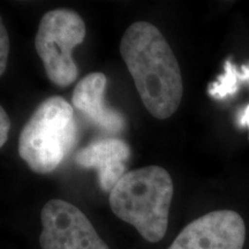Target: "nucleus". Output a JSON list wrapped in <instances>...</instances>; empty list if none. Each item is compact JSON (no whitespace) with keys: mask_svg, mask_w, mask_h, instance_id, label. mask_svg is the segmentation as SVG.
I'll use <instances>...</instances> for the list:
<instances>
[{"mask_svg":"<svg viewBox=\"0 0 249 249\" xmlns=\"http://www.w3.org/2000/svg\"><path fill=\"white\" fill-rule=\"evenodd\" d=\"M120 53L149 113L157 119L173 116L182 99L181 71L158 28L144 21L133 23L121 38Z\"/></svg>","mask_w":249,"mask_h":249,"instance_id":"1","label":"nucleus"},{"mask_svg":"<svg viewBox=\"0 0 249 249\" xmlns=\"http://www.w3.org/2000/svg\"><path fill=\"white\" fill-rule=\"evenodd\" d=\"M172 197L169 172L160 166H147L124 173L110 192L108 202L118 218L156 244L166 234Z\"/></svg>","mask_w":249,"mask_h":249,"instance_id":"2","label":"nucleus"},{"mask_svg":"<svg viewBox=\"0 0 249 249\" xmlns=\"http://www.w3.org/2000/svg\"><path fill=\"white\" fill-rule=\"evenodd\" d=\"M77 138L74 110L66 99H45L24 124L18 139V155L31 171L53 172L74 147Z\"/></svg>","mask_w":249,"mask_h":249,"instance_id":"3","label":"nucleus"},{"mask_svg":"<svg viewBox=\"0 0 249 249\" xmlns=\"http://www.w3.org/2000/svg\"><path fill=\"white\" fill-rule=\"evenodd\" d=\"M86 31L85 21L71 9L50 11L40 20L35 48L46 75L55 86L65 88L77 79L79 70L71 52L83 42Z\"/></svg>","mask_w":249,"mask_h":249,"instance_id":"4","label":"nucleus"},{"mask_svg":"<svg viewBox=\"0 0 249 249\" xmlns=\"http://www.w3.org/2000/svg\"><path fill=\"white\" fill-rule=\"evenodd\" d=\"M42 249H110L85 213L64 200H50L42 209Z\"/></svg>","mask_w":249,"mask_h":249,"instance_id":"5","label":"nucleus"},{"mask_svg":"<svg viewBox=\"0 0 249 249\" xmlns=\"http://www.w3.org/2000/svg\"><path fill=\"white\" fill-rule=\"evenodd\" d=\"M246 225L233 210H216L189 223L169 249H242Z\"/></svg>","mask_w":249,"mask_h":249,"instance_id":"6","label":"nucleus"},{"mask_svg":"<svg viewBox=\"0 0 249 249\" xmlns=\"http://www.w3.org/2000/svg\"><path fill=\"white\" fill-rule=\"evenodd\" d=\"M107 79L105 74L91 73L83 77L74 89L73 107H75L92 124L110 134L121 133L126 120L120 112L108 107L105 103Z\"/></svg>","mask_w":249,"mask_h":249,"instance_id":"7","label":"nucleus"},{"mask_svg":"<svg viewBox=\"0 0 249 249\" xmlns=\"http://www.w3.org/2000/svg\"><path fill=\"white\" fill-rule=\"evenodd\" d=\"M130 149L126 142L117 138L96 140L75 155V163L85 169L97 171L98 182L104 192L110 193L124 174V163Z\"/></svg>","mask_w":249,"mask_h":249,"instance_id":"8","label":"nucleus"},{"mask_svg":"<svg viewBox=\"0 0 249 249\" xmlns=\"http://www.w3.org/2000/svg\"><path fill=\"white\" fill-rule=\"evenodd\" d=\"M224 70H225V73L218 77L217 81L211 83L208 88V92L211 97L217 99L225 98L229 95H233L238 91L239 86L242 82L249 81V65H244L239 70L229 59L225 61Z\"/></svg>","mask_w":249,"mask_h":249,"instance_id":"9","label":"nucleus"},{"mask_svg":"<svg viewBox=\"0 0 249 249\" xmlns=\"http://www.w3.org/2000/svg\"><path fill=\"white\" fill-rule=\"evenodd\" d=\"M9 54V37L6 27L0 17V76L5 73Z\"/></svg>","mask_w":249,"mask_h":249,"instance_id":"10","label":"nucleus"},{"mask_svg":"<svg viewBox=\"0 0 249 249\" xmlns=\"http://www.w3.org/2000/svg\"><path fill=\"white\" fill-rule=\"evenodd\" d=\"M9 129H11V120H9L8 114L0 105V148L7 141Z\"/></svg>","mask_w":249,"mask_h":249,"instance_id":"11","label":"nucleus"},{"mask_svg":"<svg viewBox=\"0 0 249 249\" xmlns=\"http://www.w3.org/2000/svg\"><path fill=\"white\" fill-rule=\"evenodd\" d=\"M239 124H240L241 127H247L249 129V105L245 108L244 111H242Z\"/></svg>","mask_w":249,"mask_h":249,"instance_id":"12","label":"nucleus"}]
</instances>
